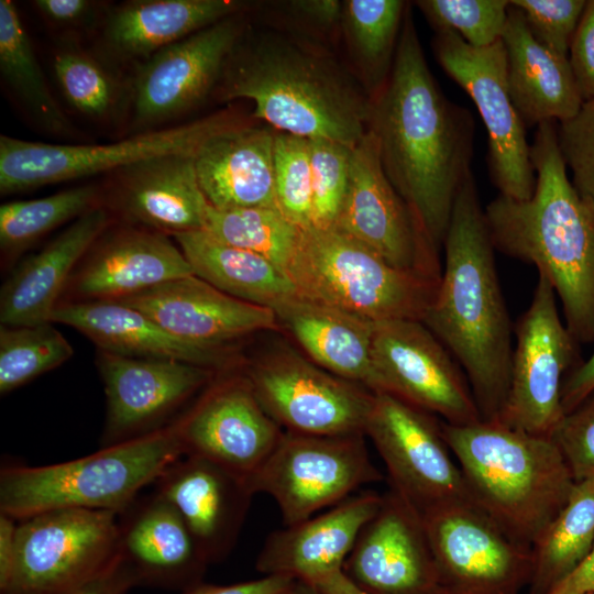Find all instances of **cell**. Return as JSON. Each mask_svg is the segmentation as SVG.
Instances as JSON below:
<instances>
[{"instance_id": "obj_1", "label": "cell", "mask_w": 594, "mask_h": 594, "mask_svg": "<svg viewBox=\"0 0 594 594\" xmlns=\"http://www.w3.org/2000/svg\"><path fill=\"white\" fill-rule=\"evenodd\" d=\"M367 130L387 178L440 253L457 195L472 172L475 122L437 85L409 3L389 77L371 98Z\"/></svg>"}, {"instance_id": "obj_2", "label": "cell", "mask_w": 594, "mask_h": 594, "mask_svg": "<svg viewBox=\"0 0 594 594\" xmlns=\"http://www.w3.org/2000/svg\"><path fill=\"white\" fill-rule=\"evenodd\" d=\"M443 250L437 290L421 321L463 370L481 419L498 420L509 391L513 328L473 172L457 195Z\"/></svg>"}, {"instance_id": "obj_3", "label": "cell", "mask_w": 594, "mask_h": 594, "mask_svg": "<svg viewBox=\"0 0 594 594\" xmlns=\"http://www.w3.org/2000/svg\"><path fill=\"white\" fill-rule=\"evenodd\" d=\"M529 199L499 194L484 209L495 250L532 264L552 285L576 342H594V205L574 188L558 142V122L537 125Z\"/></svg>"}, {"instance_id": "obj_4", "label": "cell", "mask_w": 594, "mask_h": 594, "mask_svg": "<svg viewBox=\"0 0 594 594\" xmlns=\"http://www.w3.org/2000/svg\"><path fill=\"white\" fill-rule=\"evenodd\" d=\"M223 100L253 101V117L278 132L355 146L367 132L371 98L329 55L276 32L243 36L221 77Z\"/></svg>"}, {"instance_id": "obj_5", "label": "cell", "mask_w": 594, "mask_h": 594, "mask_svg": "<svg viewBox=\"0 0 594 594\" xmlns=\"http://www.w3.org/2000/svg\"><path fill=\"white\" fill-rule=\"evenodd\" d=\"M441 429L473 502L512 539L532 547L576 484L557 443L499 420H441Z\"/></svg>"}, {"instance_id": "obj_6", "label": "cell", "mask_w": 594, "mask_h": 594, "mask_svg": "<svg viewBox=\"0 0 594 594\" xmlns=\"http://www.w3.org/2000/svg\"><path fill=\"white\" fill-rule=\"evenodd\" d=\"M175 421L72 461L40 466L2 465L0 513L16 520L59 508L119 515L185 455Z\"/></svg>"}, {"instance_id": "obj_7", "label": "cell", "mask_w": 594, "mask_h": 594, "mask_svg": "<svg viewBox=\"0 0 594 594\" xmlns=\"http://www.w3.org/2000/svg\"><path fill=\"white\" fill-rule=\"evenodd\" d=\"M297 294L372 322L422 320L439 280L394 267L333 228L300 229L285 270Z\"/></svg>"}, {"instance_id": "obj_8", "label": "cell", "mask_w": 594, "mask_h": 594, "mask_svg": "<svg viewBox=\"0 0 594 594\" xmlns=\"http://www.w3.org/2000/svg\"><path fill=\"white\" fill-rule=\"evenodd\" d=\"M241 125L228 112L179 127L151 131L105 145L51 144L1 135L0 191L2 195L128 168L172 154H196L213 135Z\"/></svg>"}, {"instance_id": "obj_9", "label": "cell", "mask_w": 594, "mask_h": 594, "mask_svg": "<svg viewBox=\"0 0 594 594\" xmlns=\"http://www.w3.org/2000/svg\"><path fill=\"white\" fill-rule=\"evenodd\" d=\"M365 435L314 436L284 431L276 448L249 480L254 494L271 496L285 526L300 522L383 480Z\"/></svg>"}, {"instance_id": "obj_10", "label": "cell", "mask_w": 594, "mask_h": 594, "mask_svg": "<svg viewBox=\"0 0 594 594\" xmlns=\"http://www.w3.org/2000/svg\"><path fill=\"white\" fill-rule=\"evenodd\" d=\"M119 557L118 514L59 508L18 520L16 554L0 594H59Z\"/></svg>"}, {"instance_id": "obj_11", "label": "cell", "mask_w": 594, "mask_h": 594, "mask_svg": "<svg viewBox=\"0 0 594 594\" xmlns=\"http://www.w3.org/2000/svg\"><path fill=\"white\" fill-rule=\"evenodd\" d=\"M365 437L386 466L389 488L421 516L447 505L474 503L441 421L432 414L392 394L374 393Z\"/></svg>"}, {"instance_id": "obj_12", "label": "cell", "mask_w": 594, "mask_h": 594, "mask_svg": "<svg viewBox=\"0 0 594 594\" xmlns=\"http://www.w3.org/2000/svg\"><path fill=\"white\" fill-rule=\"evenodd\" d=\"M432 47L443 70L476 105L488 134V166L499 194L529 199L536 176L526 125L510 97L506 52L502 38L473 47L455 32L435 31Z\"/></svg>"}, {"instance_id": "obj_13", "label": "cell", "mask_w": 594, "mask_h": 594, "mask_svg": "<svg viewBox=\"0 0 594 594\" xmlns=\"http://www.w3.org/2000/svg\"><path fill=\"white\" fill-rule=\"evenodd\" d=\"M557 301L550 282L538 274L529 307L515 329L509 391L498 418L512 428L550 438L564 416L562 388L576 343Z\"/></svg>"}, {"instance_id": "obj_14", "label": "cell", "mask_w": 594, "mask_h": 594, "mask_svg": "<svg viewBox=\"0 0 594 594\" xmlns=\"http://www.w3.org/2000/svg\"><path fill=\"white\" fill-rule=\"evenodd\" d=\"M372 367L373 393L392 394L451 425L482 420L463 370L421 320L375 322Z\"/></svg>"}, {"instance_id": "obj_15", "label": "cell", "mask_w": 594, "mask_h": 594, "mask_svg": "<svg viewBox=\"0 0 594 594\" xmlns=\"http://www.w3.org/2000/svg\"><path fill=\"white\" fill-rule=\"evenodd\" d=\"M267 414L284 431L365 435L374 393L297 353L283 350L243 371Z\"/></svg>"}, {"instance_id": "obj_16", "label": "cell", "mask_w": 594, "mask_h": 594, "mask_svg": "<svg viewBox=\"0 0 594 594\" xmlns=\"http://www.w3.org/2000/svg\"><path fill=\"white\" fill-rule=\"evenodd\" d=\"M422 518L444 594H520L529 586L532 548L512 539L476 504L447 505Z\"/></svg>"}, {"instance_id": "obj_17", "label": "cell", "mask_w": 594, "mask_h": 594, "mask_svg": "<svg viewBox=\"0 0 594 594\" xmlns=\"http://www.w3.org/2000/svg\"><path fill=\"white\" fill-rule=\"evenodd\" d=\"M333 229L396 268L440 279L439 252L387 178L369 130L352 147L348 188Z\"/></svg>"}, {"instance_id": "obj_18", "label": "cell", "mask_w": 594, "mask_h": 594, "mask_svg": "<svg viewBox=\"0 0 594 594\" xmlns=\"http://www.w3.org/2000/svg\"><path fill=\"white\" fill-rule=\"evenodd\" d=\"M175 424L185 454L215 462L248 482L284 433L245 374L235 371L219 373Z\"/></svg>"}, {"instance_id": "obj_19", "label": "cell", "mask_w": 594, "mask_h": 594, "mask_svg": "<svg viewBox=\"0 0 594 594\" xmlns=\"http://www.w3.org/2000/svg\"><path fill=\"white\" fill-rule=\"evenodd\" d=\"M107 400L101 447L172 425L220 373L175 360L130 358L97 350Z\"/></svg>"}, {"instance_id": "obj_20", "label": "cell", "mask_w": 594, "mask_h": 594, "mask_svg": "<svg viewBox=\"0 0 594 594\" xmlns=\"http://www.w3.org/2000/svg\"><path fill=\"white\" fill-rule=\"evenodd\" d=\"M341 571L364 594H444L422 516L391 488Z\"/></svg>"}, {"instance_id": "obj_21", "label": "cell", "mask_w": 594, "mask_h": 594, "mask_svg": "<svg viewBox=\"0 0 594 594\" xmlns=\"http://www.w3.org/2000/svg\"><path fill=\"white\" fill-rule=\"evenodd\" d=\"M190 275L187 258L168 235L107 228L77 264L59 304L118 301Z\"/></svg>"}, {"instance_id": "obj_22", "label": "cell", "mask_w": 594, "mask_h": 594, "mask_svg": "<svg viewBox=\"0 0 594 594\" xmlns=\"http://www.w3.org/2000/svg\"><path fill=\"white\" fill-rule=\"evenodd\" d=\"M242 34V23L232 15L148 57L134 84L135 121L160 123L200 102Z\"/></svg>"}, {"instance_id": "obj_23", "label": "cell", "mask_w": 594, "mask_h": 594, "mask_svg": "<svg viewBox=\"0 0 594 594\" xmlns=\"http://www.w3.org/2000/svg\"><path fill=\"white\" fill-rule=\"evenodd\" d=\"M193 345L232 353L234 341L279 328L272 308L234 298L195 275L118 300Z\"/></svg>"}, {"instance_id": "obj_24", "label": "cell", "mask_w": 594, "mask_h": 594, "mask_svg": "<svg viewBox=\"0 0 594 594\" xmlns=\"http://www.w3.org/2000/svg\"><path fill=\"white\" fill-rule=\"evenodd\" d=\"M153 485L178 512L210 564L231 552L255 495L246 479L185 454Z\"/></svg>"}, {"instance_id": "obj_25", "label": "cell", "mask_w": 594, "mask_h": 594, "mask_svg": "<svg viewBox=\"0 0 594 594\" xmlns=\"http://www.w3.org/2000/svg\"><path fill=\"white\" fill-rule=\"evenodd\" d=\"M119 552L139 585L185 592L200 583L210 564L189 528L154 491L118 515Z\"/></svg>"}, {"instance_id": "obj_26", "label": "cell", "mask_w": 594, "mask_h": 594, "mask_svg": "<svg viewBox=\"0 0 594 594\" xmlns=\"http://www.w3.org/2000/svg\"><path fill=\"white\" fill-rule=\"evenodd\" d=\"M383 495L353 494L300 522L266 538L256 559L264 575H284L317 583L341 571L364 525L377 513Z\"/></svg>"}, {"instance_id": "obj_27", "label": "cell", "mask_w": 594, "mask_h": 594, "mask_svg": "<svg viewBox=\"0 0 594 594\" xmlns=\"http://www.w3.org/2000/svg\"><path fill=\"white\" fill-rule=\"evenodd\" d=\"M100 206L74 220L38 252L19 261L0 290L2 326L51 322L67 283L81 257L109 227Z\"/></svg>"}, {"instance_id": "obj_28", "label": "cell", "mask_w": 594, "mask_h": 594, "mask_svg": "<svg viewBox=\"0 0 594 594\" xmlns=\"http://www.w3.org/2000/svg\"><path fill=\"white\" fill-rule=\"evenodd\" d=\"M51 322L76 329L109 353L175 360L228 372L231 353L206 350L169 333L140 310L120 301L61 302Z\"/></svg>"}, {"instance_id": "obj_29", "label": "cell", "mask_w": 594, "mask_h": 594, "mask_svg": "<svg viewBox=\"0 0 594 594\" xmlns=\"http://www.w3.org/2000/svg\"><path fill=\"white\" fill-rule=\"evenodd\" d=\"M271 129L238 125L207 140L195 154L200 188L219 210L276 207Z\"/></svg>"}, {"instance_id": "obj_30", "label": "cell", "mask_w": 594, "mask_h": 594, "mask_svg": "<svg viewBox=\"0 0 594 594\" xmlns=\"http://www.w3.org/2000/svg\"><path fill=\"white\" fill-rule=\"evenodd\" d=\"M117 202L130 222L166 235L205 230L210 205L194 154H172L127 168Z\"/></svg>"}, {"instance_id": "obj_31", "label": "cell", "mask_w": 594, "mask_h": 594, "mask_svg": "<svg viewBox=\"0 0 594 594\" xmlns=\"http://www.w3.org/2000/svg\"><path fill=\"white\" fill-rule=\"evenodd\" d=\"M502 41L510 97L525 125L573 118L583 100L568 57L540 44L510 1Z\"/></svg>"}, {"instance_id": "obj_32", "label": "cell", "mask_w": 594, "mask_h": 594, "mask_svg": "<svg viewBox=\"0 0 594 594\" xmlns=\"http://www.w3.org/2000/svg\"><path fill=\"white\" fill-rule=\"evenodd\" d=\"M279 328L323 370L373 392L374 323L298 294L273 308Z\"/></svg>"}, {"instance_id": "obj_33", "label": "cell", "mask_w": 594, "mask_h": 594, "mask_svg": "<svg viewBox=\"0 0 594 594\" xmlns=\"http://www.w3.org/2000/svg\"><path fill=\"white\" fill-rule=\"evenodd\" d=\"M241 3L228 0H141L116 9L106 25L110 46L130 57H151L221 20Z\"/></svg>"}, {"instance_id": "obj_34", "label": "cell", "mask_w": 594, "mask_h": 594, "mask_svg": "<svg viewBox=\"0 0 594 594\" xmlns=\"http://www.w3.org/2000/svg\"><path fill=\"white\" fill-rule=\"evenodd\" d=\"M174 239L195 276L234 298L273 309L297 295L285 272L264 256L221 242L206 230Z\"/></svg>"}, {"instance_id": "obj_35", "label": "cell", "mask_w": 594, "mask_h": 594, "mask_svg": "<svg viewBox=\"0 0 594 594\" xmlns=\"http://www.w3.org/2000/svg\"><path fill=\"white\" fill-rule=\"evenodd\" d=\"M594 542V481L576 483L572 494L532 544L528 594H547L587 556Z\"/></svg>"}, {"instance_id": "obj_36", "label": "cell", "mask_w": 594, "mask_h": 594, "mask_svg": "<svg viewBox=\"0 0 594 594\" xmlns=\"http://www.w3.org/2000/svg\"><path fill=\"white\" fill-rule=\"evenodd\" d=\"M407 4L400 0L343 1L341 25L370 98L392 72Z\"/></svg>"}, {"instance_id": "obj_37", "label": "cell", "mask_w": 594, "mask_h": 594, "mask_svg": "<svg viewBox=\"0 0 594 594\" xmlns=\"http://www.w3.org/2000/svg\"><path fill=\"white\" fill-rule=\"evenodd\" d=\"M0 72L32 119L50 132L66 133L69 123L52 96L31 41L10 0L0 1Z\"/></svg>"}, {"instance_id": "obj_38", "label": "cell", "mask_w": 594, "mask_h": 594, "mask_svg": "<svg viewBox=\"0 0 594 594\" xmlns=\"http://www.w3.org/2000/svg\"><path fill=\"white\" fill-rule=\"evenodd\" d=\"M97 206L91 186L66 189L31 200H16L0 207V250L2 270L13 267L37 240L57 227L74 221Z\"/></svg>"}, {"instance_id": "obj_39", "label": "cell", "mask_w": 594, "mask_h": 594, "mask_svg": "<svg viewBox=\"0 0 594 594\" xmlns=\"http://www.w3.org/2000/svg\"><path fill=\"white\" fill-rule=\"evenodd\" d=\"M205 230L221 242L264 256L284 272L300 234V228L276 207L219 210L210 206Z\"/></svg>"}, {"instance_id": "obj_40", "label": "cell", "mask_w": 594, "mask_h": 594, "mask_svg": "<svg viewBox=\"0 0 594 594\" xmlns=\"http://www.w3.org/2000/svg\"><path fill=\"white\" fill-rule=\"evenodd\" d=\"M74 354L68 340L53 322L0 327V394L28 384Z\"/></svg>"}, {"instance_id": "obj_41", "label": "cell", "mask_w": 594, "mask_h": 594, "mask_svg": "<svg viewBox=\"0 0 594 594\" xmlns=\"http://www.w3.org/2000/svg\"><path fill=\"white\" fill-rule=\"evenodd\" d=\"M276 208L300 229L312 223V180L309 139L276 132L274 138Z\"/></svg>"}, {"instance_id": "obj_42", "label": "cell", "mask_w": 594, "mask_h": 594, "mask_svg": "<svg viewBox=\"0 0 594 594\" xmlns=\"http://www.w3.org/2000/svg\"><path fill=\"white\" fill-rule=\"evenodd\" d=\"M415 3L435 31H453L477 48L502 38L509 8L507 0H420Z\"/></svg>"}, {"instance_id": "obj_43", "label": "cell", "mask_w": 594, "mask_h": 594, "mask_svg": "<svg viewBox=\"0 0 594 594\" xmlns=\"http://www.w3.org/2000/svg\"><path fill=\"white\" fill-rule=\"evenodd\" d=\"M58 85L68 102L84 114L103 117L113 108L118 88L113 77L91 56L59 51L53 63Z\"/></svg>"}, {"instance_id": "obj_44", "label": "cell", "mask_w": 594, "mask_h": 594, "mask_svg": "<svg viewBox=\"0 0 594 594\" xmlns=\"http://www.w3.org/2000/svg\"><path fill=\"white\" fill-rule=\"evenodd\" d=\"M312 223L333 228L349 183L352 147L327 139H311Z\"/></svg>"}, {"instance_id": "obj_45", "label": "cell", "mask_w": 594, "mask_h": 594, "mask_svg": "<svg viewBox=\"0 0 594 594\" xmlns=\"http://www.w3.org/2000/svg\"><path fill=\"white\" fill-rule=\"evenodd\" d=\"M532 36L553 53L568 57L585 0H512Z\"/></svg>"}, {"instance_id": "obj_46", "label": "cell", "mask_w": 594, "mask_h": 594, "mask_svg": "<svg viewBox=\"0 0 594 594\" xmlns=\"http://www.w3.org/2000/svg\"><path fill=\"white\" fill-rule=\"evenodd\" d=\"M558 142L576 191L594 205V99L571 119L558 123Z\"/></svg>"}, {"instance_id": "obj_47", "label": "cell", "mask_w": 594, "mask_h": 594, "mask_svg": "<svg viewBox=\"0 0 594 594\" xmlns=\"http://www.w3.org/2000/svg\"><path fill=\"white\" fill-rule=\"evenodd\" d=\"M551 438L562 452L575 483L594 481V391L564 414Z\"/></svg>"}, {"instance_id": "obj_48", "label": "cell", "mask_w": 594, "mask_h": 594, "mask_svg": "<svg viewBox=\"0 0 594 594\" xmlns=\"http://www.w3.org/2000/svg\"><path fill=\"white\" fill-rule=\"evenodd\" d=\"M568 59L583 102L594 99V0L585 3Z\"/></svg>"}, {"instance_id": "obj_49", "label": "cell", "mask_w": 594, "mask_h": 594, "mask_svg": "<svg viewBox=\"0 0 594 594\" xmlns=\"http://www.w3.org/2000/svg\"><path fill=\"white\" fill-rule=\"evenodd\" d=\"M136 585L134 571L119 552L114 562L102 572L59 594H128Z\"/></svg>"}, {"instance_id": "obj_50", "label": "cell", "mask_w": 594, "mask_h": 594, "mask_svg": "<svg viewBox=\"0 0 594 594\" xmlns=\"http://www.w3.org/2000/svg\"><path fill=\"white\" fill-rule=\"evenodd\" d=\"M295 579L284 575H264L261 579L230 585L200 583L182 594H284Z\"/></svg>"}, {"instance_id": "obj_51", "label": "cell", "mask_w": 594, "mask_h": 594, "mask_svg": "<svg viewBox=\"0 0 594 594\" xmlns=\"http://www.w3.org/2000/svg\"><path fill=\"white\" fill-rule=\"evenodd\" d=\"M594 391V352L574 369L566 377L562 388V406L564 414L578 406Z\"/></svg>"}, {"instance_id": "obj_52", "label": "cell", "mask_w": 594, "mask_h": 594, "mask_svg": "<svg viewBox=\"0 0 594 594\" xmlns=\"http://www.w3.org/2000/svg\"><path fill=\"white\" fill-rule=\"evenodd\" d=\"M292 11L322 28L341 24L343 2L338 0H297L289 2Z\"/></svg>"}, {"instance_id": "obj_53", "label": "cell", "mask_w": 594, "mask_h": 594, "mask_svg": "<svg viewBox=\"0 0 594 594\" xmlns=\"http://www.w3.org/2000/svg\"><path fill=\"white\" fill-rule=\"evenodd\" d=\"M48 20L58 24H77L91 13L92 3L87 0H36L33 2Z\"/></svg>"}, {"instance_id": "obj_54", "label": "cell", "mask_w": 594, "mask_h": 594, "mask_svg": "<svg viewBox=\"0 0 594 594\" xmlns=\"http://www.w3.org/2000/svg\"><path fill=\"white\" fill-rule=\"evenodd\" d=\"M594 593V542L583 561L547 594Z\"/></svg>"}, {"instance_id": "obj_55", "label": "cell", "mask_w": 594, "mask_h": 594, "mask_svg": "<svg viewBox=\"0 0 594 594\" xmlns=\"http://www.w3.org/2000/svg\"><path fill=\"white\" fill-rule=\"evenodd\" d=\"M18 520L0 513V588L6 585L16 554Z\"/></svg>"}, {"instance_id": "obj_56", "label": "cell", "mask_w": 594, "mask_h": 594, "mask_svg": "<svg viewBox=\"0 0 594 594\" xmlns=\"http://www.w3.org/2000/svg\"><path fill=\"white\" fill-rule=\"evenodd\" d=\"M315 585L323 594H364L346 579L342 571L322 578Z\"/></svg>"}, {"instance_id": "obj_57", "label": "cell", "mask_w": 594, "mask_h": 594, "mask_svg": "<svg viewBox=\"0 0 594 594\" xmlns=\"http://www.w3.org/2000/svg\"><path fill=\"white\" fill-rule=\"evenodd\" d=\"M284 594H323L320 588L309 582L295 580Z\"/></svg>"}, {"instance_id": "obj_58", "label": "cell", "mask_w": 594, "mask_h": 594, "mask_svg": "<svg viewBox=\"0 0 594 594\" xmlns=\"http://www.w3.org/2000/svg\"><path fill=\"white\" fill-rule=\"evenodd\" d=\"M588 594H594V593H588Z\"/></svg>"}]
</instances>
